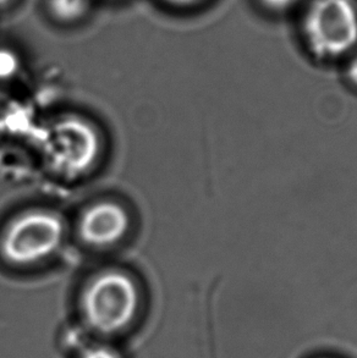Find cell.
Wrapping results in <instances>:
<instances>
[{
	"label": "cell",
	"instance_id": "10",
	"mask_svg": "<svg viewBox=\"0 0 357 358\" xmlns=\"http://www.w3.org/2000/svg\"><path fill=\"white\" fill-rule=\"evenodd\" d=\"M349 78L357 86V57L349 65Z\"/></svg>",
	"mask_w": 357,
	"mask_h": 358
},
{
	"label": "cell",
	"instance_id": "9",
	"mask_svg": "<svg viewBox=\"0 0 357 358\" xmlns=\"http://www.w3.org/2000/svg\"><path fill=\"white\" fill-rule=\"evenodd\" d=\"M16 65L18 62L14 54L6 49H0V76L14 73Z\"/></svg>",
	"mask_w": 357,
	"mask_h": 358
},
{
	"label": "cell",
	"instance_id": "2",
	"mask_svg": "<svg viewBox=\"0 0 357 358\" xmlns=\"http://www.w3.org/2000/svg\"><path fill=\"white\" fill-rule=\"evenodd\" d=\"M80 305L90 331L115 336L129 329L137 318L140 294L131 276L122 271H104L90 281Z\"/></svg>",
	"mask_w": 357,
	"mask_h": 358
},
{
	"label": "cell",
	"instance_id": "7",
	"mask_svg": "<svg viewBox=\"0 0 357 358\" xmlns=\"http://www.w3.org/2000/svg\"><path fill=\"white\" fill-rule=\"evenodd\" d=\"M265 13L270 15L288 14L304 0H255Z\"/></svg>",
	"mask_w": 357,
	"mask_h": 358
},
{
	"label": "cell",
	"instance_id": "1",
	"mask_svg": "<svg viewBox=\"0 0 357 358\" xmlns=\"http://www.w3.org/2000/svg\"><path fill=\"white\" fill-rule=\"evenodd\" d=\"M299 31L314 58L334 62L357 47L355 0H307L300 15Z\"/></svg>",
	"mask_w": 357,
	"mask_h": 358
},
{
	"label": "cell",
	"instance_id": "3",
	"mask_svg": "<svg viewBox=\"0 0 357 358\" xmlns=\"http://www.w3.org/2000/svg\"><path fill=\"white\" fill-rule=\"evenodd\" d=\"M63 236L64 224L57 214L34 210L11 223L1 240V252L10 263L34 264L57 251Z\"/></svg>",
	"mask_w": 357,
	"mask_h": 358
},
{
	"label": "cell",
	"instance_id": "5",
	"mask_svg": "<svg viewBox=\"0 0 357 358\" xmlns=\"http://www.w3.org/2000/svg\"><path fill=\"white\" fill-rule=\"evenodd\" d=\"M129 228V215L119 204L101 202L83 213L80 235L93 246H108L119 241Z\"/></svg>",
	"mask_w": 357,
	"mask_h": 358
},
{
	"label": "cell",
	"instance_id": "11",
	"mask_svg": "<svg viewBox=\"0 0 357 358\" xmlns=\"http://www.w3.org/2000/svg\"><path fill=\"white\" fill-rule=\"evenodd\" d=\"M168 4L175 5V6H191V5L197 4L202 0H164Z\"/></svg>",
	"mask_w": 357,
	"mask_h": 358
},
{
	"label": "cell",
	"instance_id": "8",
	"mask_svg": "<svg viewBox=\"0 0 357 358\" xmlns=\"http://www.w3.org/2000/svg\"><path fill=\"white\" fill-rule=\"evenodd\" d=\"M78 358H124L119 350L108 344L88 345Z\"/></svg>",
	"mask_w": 357,
	"mask_h": 358
},
{
	"label": "cell",
	"instance_id": "6",
	"mask_svg": "<svg viewBox=\"0 0 357 358\" xmlns=\"http://www.w3.org/2000/svg\"><path fill=\"white\" fill-rule=\"evenodd\" d=\"M48 6L55 19L74 22L88 14L91 0H48Z\"/></svg>",
	"mask_w": 357,
	"mask_h": 358
},
{
	"label": "cell",
	"instance_id": "12",
	"mask_svg": "<svg viewBox=\"0 0 357 358\" xmlns=\"http://www.w3.org/2000/svg\"><path fill=\"white\" fill-rule=\"evenodd\" d=\"M10 1H13V0H0V6H4V5L9 4Z\"/></svg>",
	"mask_w": 357,
	"mask_h": 358
},
{
	"label": "cell",
	"instance_id": "4",
	"mask_svg": "<svg viewBox=\"0 0 357 358\" xmlns=\"http://www.w3.org/2000/svg\"><path fill=\"white\" fill-rule=\"evenodd\" d=\"M46 150L55 169L66 175H80L94 163L99 140L90 124L78 117H68L52 126Z\"/></svg>",
	"mask_w": 357,
	"mask_h": 358
}]
</instances>
